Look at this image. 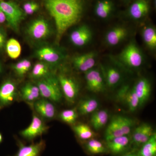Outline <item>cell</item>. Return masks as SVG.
<instances>
[{
	"label": "cell",
	"mask_w": 156,
	"mask_h": 156,
	"mask_svg": "<svg viewBox=\"0 0 156 156\" xmlns=\"http://www.w3.org/2000/svg\"><path fill=\"white\" fill-rule=\"evenodd\" d=\"M45 9L54 20L56 43L59 44L64 34L80 22L86 8V0H43Z\"/></svg>",
	"instance_id": "obj_1"
},
{
	"label": "cell",
	"mask_w": 156,
	"mask_h": 156,
	"mask_svg": "<svg viewBox=\"0 0 156 156\" xmlns=\"http://www.w3.org/2000/svg\"><path fill=\"white\" fill-rule=\"evenodd\" d=\"M36 85L43 98L54 102H59L62 94L57 77L54 75L37 80Z\"/></svg>",
	"instance_id": "obj_2"
},
{
	"label": "cell",
	"mask_w": 156,
	"mask_h": 156,
	"mask_svg": "<svg viewBox=\"0 0 156 156\" xmlns=\"http://www.w3.org/2000/svg\"><path fill=\"white\" fill-rule=\"evenodd\" d=\"M0 9L5 15L9 27L14 31H19L20 25L26 16L22 8L14 1L0 2Z\"/></svg>",
	"instance_id": "obj_3"
},
{
	"label": "cell",
	"mask_w": 156,
	"mask_h": 156,
	"mask_svg": "<svg viewBox=\"0 0 156 156\" xmlns=\"http://www.w3.org/2000/svg\"><path fill=\"white\" fill-rule=\"evenodd\" d=\"M26 32L32 41H43L51 35L52 28L50 23L45 18L37 17L30 23L27 27Z\"/></svg>",
	"instance_id": "obj_4"
},
{
	"label": "cell",
	"mask_w": 156,
	"mask_h": 156,
	"mask_svg": "<svg viewBox=\"0 0 156 156\" xmlns=\"http://www.w3.org/2000/svg\"><path fill=\"white\" fill-rule=\"evenodd\" d=\"M121 62L127 67L137 68L144 62L143 54L134 42H131L122 50L119 56Z\"/></svg>",
	"instance_id": "obj_5"
},
{
	"label": "cell",
	"mask_w": 156,
	"mask_h": 156,
	"mask_svg": "<svg viewBox=\"0 0 156 156\" xmlns=\"http://www.w3.org/2000/svg\"><path fill=\"white\" fill-rule=\"evenodd\" d=\"M57 78L66 101L70 104L74 103L80 92L78 82L74 78L64 74H60Z\"/></svg>",
	"instance_id": "obj_6"
},
{
	"label": "cell",
	"mask_w": 156,
	"mask_h": 156,
	"mask_svg": "<svg viewBox=\"0 0 156 156\" xmlns=\"http://www.w3.org/2000/svg\"><path fill=\"white\" fill-rule=\"evenodd\" d=\"M48 128L41 119L34 115L31 123L27 128L20 131V134L24 139L29 141L41 136L47 131Z\"/></svg>",
	"instance_id": "obj_7"
},
{
	"label": "cell",
	"mask_w": 156,
	"mask_h": 156,
	"mask_svg": "<svg viewBox=\"0 0 156 156\" xmlns=\"http://www.w3.org/2000/svg\"><path fill=\"white\" fill-rule=\"evenodd\" d=\"M117 100L126 104L129 111L134 112L139 106V101L133 88H130L128 85L122 87L116 95Z\"/></svg>",
	"instance_id": "obj_8"
},
{
	"label": "cell",
	"mask_w": 156,
	"mask_h": 156,
	"mask_svg": "<svg viewBox=\"0 0 156 156\" xmlns=\"http://www.w3.org/2000/svg\"><path fill=\"white\" fill-rule=\"evenodd\" d=\"M85 79L89 91L100 93L105 90L106 84L103 74L98 69H92L85 73Z\"/></svg>",
	"instance_id": "obj_9"
},
{
	"label": "cell",
	"mask_w": 156,
	"mask_h": 156,
	"mask_svg": "<svg viewBox=\"0 0 156 156\" xmlns=\"http://www.w3.org/2000/svg\"><path fill=\"white\" fill-rule=\"evenodd\" d=\"M93 33L88 25H82L78 27L72 32L69 40L73 45L77 47L86 46L92 40Z\"/></svg>",
	"instance_id": "obj_10"
},
{
	"label": "cell",
	"mask_w": 156,
	"mask_h": 156,
	"mask_svg": "<svg viewBox=\"0 0 156 156\" xmlns=\"http://www.w3.org/2000/svg\"><path fill=\"white\" fill-rule=\"evenodd\" d=\"M35 56L40 61L50 65L58 64L62 60L64 55L56 48L45 46L39 48L35 52Z\"/></svg>",
	"instance_id": "obj_11"
},
{
	"label": "cell",
	"mask_w": 156,
	"mask_h": 156,
	"mask_svg": "<svg viewBox=\"0 0 156 156\" xmlns=\"http://www.w3.org/2000/svg\"><path fill=\"white\" fill-rule=\"evenodd\" d=\"M150 10L149 0H134L128 7L127 15L134 20H140L147 17Z\"/></svg>",
	"instance_id": "obj_12"
},
{
	"label": "cell",
	"mask_w": 156,
	"mask_h": 156,
	"mask_svg": "<svg viewBox=\"0 0 156 156\" xmlns=\"http://www.w3.org/2000/svg\"><path fill=\"white\" fill-rule=\"evenodd\" d=\"M17 89L15 83L7 80L0 87V108L7 106L13 103L17 97Z\"/></svg>",
	"instance_id": "obj_13"
},
{
	"label": "cell",
	"mask_w": 156,
	"mask_h": 156,
	"mask_svg": "<svg viewBox=\"0 0 156 156\" xmlns=\"http://www.w3.org/2000/svg\"><path fill=\"white\" fill-rule=\"evenodd\" d=\"M96 57L97 54L93 51L77 55L73 58V65L77 70L85 73L94 67Z\"/></svg>",
	"instance_id": "obj_14"
},
{
	"label": "cell",
	"mask_w": 156,
	"mask_h": 156,
	"mask_svg": "<svg viewBox=\"0 0 156 156\" xmlns=\"http://www.w3.org/2000/svg\"><path fill=\"white\" fill-rule=\"evenodd\" d=\"M17 144L19 149L16 154L11 156H41L46 146L43 140L29 145H25L19 140H17Z\"/></svg>",
	"instance_id": "obj_15"
},
{
	"label": "cell",
	"mask_w": 156,
	"mask_h": 156,
	"mask_svg": "<svg viewBox=\"0 0 156 156\" xmlns=\"http://www.w3.org/2000/svg\"><path fill=\"white\" fill-rule=\"evenodd\" d=\"M154 133L151 125L143 123L134 129L131 139L132 142L136 146H141L150 139Z\"/></svg>",
	"instance_id": "obj_16"
},
{
	"label": "cell",
	"mask_w": 156,
	"mask_h": 156,
	"mask_svg": "<svg viewBox=\"0 0 156 156\" xmlns=\"http://www.w3.org/2000/svg\"><path fill=\"white\" fill-rule=\"evenodd\" d=\"M128 34V29L122 26H118L111 29L105 35V41L108 46L114 47L122 42Z\"/></svg>",
	"instance_id": "obj_17"
},
{
	"label": "cell",
	"mask_w": 156,
	"mask_h": 156,
	"mask_svg": "<svg viewBox=\"0 0 156 156\" xmlns=\"http://www.w3.org/2000/svg\"><path fill=\"white\" fill-rule=\"evenodd\" d=\"M139 101V106H142L148 100L151 92L150 82L145 78L140 79L133 87Z\"/></svg>",
	"instance_id": "obj_18"
},
{
	"label": "cell",
	"mask_w": 156,
	"mask_h": 156,
	"mask_svg": "<svg viewBox=\"0 0 156 156\" xmlns=\"http://www.w3.org/2000/svg\"><path fill=\"white\" fill-rule=\"evenodd\" d=\"M35 110L42 118L53 119L56 115V109L53 104L45 98L38 99L34 104Z\"/></svg>",
	"instance_id": "obj_19"
},
{
	"label": "cell",
	"mask_w": 156,
	"mask_h": 156,
	"mask_svg": "<svg viewBox=\"0 0 156 156\" xmlns=\"http://www.w3.org/2000/svg\"><path fill=\"white\" fill-rule=\"evenodd\" d=\"M114 10V3L112 0H97L94 8L95 16L101 19L110 17Z\"/></svg>",
	"instance_id": "obj_20"
},
{
	"label": "cell",
	"mask_w": 156,
	"mask_h": 156,
	"mask_svg": "<svg viewBox=\"0 0 156 156\" xmlns=\"http://www.w3.org/2000/svg\"><path fill=\"white\" fill-rule=\"evenodd\" d=\"M131 138L128 135H123L107 141L108 150L113 154H119L124 151L131 142Z\"/></svg>",
	"instance_id": "obj_21"
},
{
	"label": "cell",
	"mask_w": 156,
	"mask_h": 156,
	"mask_svg": "<svg viewBox=\"0 0 156 156\" xmlns=\"http://www.w3.org/2000/svg\"><path fill=\"white\" fill-rule=\"evenodd\" d=\"M101 69L105 84L108 87L114 88L119 84L122 80V74L116 68L113 66L103 68L101 66Z\"/></svg>",
	"instance_id": "obj_22"
},
{
	"label": "cell",
	"mask_w": 156,
	"mask_h": 156,
	"mask_svg": "<svg viewBox=\"0 0 156 156\" xmlns=\"http://www.w3.org/2000/svg\"><path fill=\"white\" fill-rule=\"evenodd\" d=\"M50 65L40 61L34 65L30 73V77L35 80H41L53 75Z\"/></svg>",
	"instance_id": "obj_23"
},
{
	"label": "cell",
	"mask_w": 156,
	"mask_h": 156,
	"mask_svg": "<svg viewBox=\"0 0 156 156\" xmlns=\"http://www.w3.org/2000/svg\"><path fill=\"white\" fill-rule=\"evenodd\" d=\"M21 98L25 101H36L41 96L40 90L36 84L28 83L23 87L20 90Z\"/></svg>",
	"instance_id": "obj_24"
},
{
	"label": "cell",
	"mask_w": 156,
	"mask_h": 156,
	"mask_svg": "<svg viewBox=\"0 0 156 156\" xmlns=\"http://www.w3.org/2000/svg\"><path fill=\"white\" fill-rule=\"evenodd\" d=\"M143 41L147 48L151 50L156 49V28L152 26H147L143 29L142 30Z\"/></svg>",
	"instance_id": "obj_25"
},
{
	"label": "cell",
	"mask_w": 156,
	"mask_h": 156,
	"mask_svg": "<svg viewBox=\"0 0 156 156\" xmlns=\"http://www.w3.org/2000/svg\"><path fill=\"white\" fill-rule=\"evenodd\" d=\"M99 102L96 98H88L81 100L78 106L79 113L82 115H86L94 112L98 108Z\"/></svg>",
	"instance_id": "obj_26"
},
{
	"label": "cell",
	"mask_w": 156,
	"mask_h": 156,
	"mask_svg": "<svg viewBox=\"0 0 156 156\" xmlns=\"http://www.w3.org/2000/svg\"><path fill=\"white\" fill-rule=\"evenodd\" d=\"M108 117V112L106 109L95 112L91 116L90 123L93 128L98 131L106 125Z\"/></svg>",
	"instance_id": "obj_27"
},
{
	"label": "cell",
	"mask_w": 156,
	"mask_h": 156,
	"mask_svg": "<svg viewBox=\"0 0 156 156\" xmlns=\"http://www.w3.org/2000/svg\"><path fill=\"white\" fill-rule=\"evenodd\" d=\"M5 48L9 57L16 59L20 56L22 50L20 43L16 39L11 38L7 41Z\"/></svg>",
	"instance_id": "obj_28"
},
{
	"label": "cell",
	"mask_w": 156,
	"mask_h": 156,
	"mask_svg": "<svg viewBox=\"0 0 156 156\" xmlns=\"http://www.w3.org/2000/svg\"><path fill=\"white\" fill-rule=\"evenodd\" d=\"M105 135L106 142L116 137L124 135L120 128L119 125L118 124L115 117L112 119L108 126Z\"/></svg>",
	"instance_id": "obj_29"
},
{
	"label": "cell",
	"mask_w": 156,
	"mask_h": 156,
	"mask_svg": "<svg viewBox=\"0 0 156 156\" xmlns=\"http://www.w3.org/2000/svg\"><path fill=\"white\" fill-rule=\"evenodd\" d=\"M137 156H156V134L154 133L147 142L141 146Z\"/></svg>",
	"instance_id": "obj_30"
},
{
	"label": "cell",
	"mask_w": 156,
	"mask_h": 156,
	"mask_svg": "<svg viewBox=\"0 0 156 156\" xmlns=\"http://www.w3.org/2000/svg\"><path fill=\"white\" fill-rule=\"evenodd\" d=\"M73 129L78 137L83 140L92 139L96 136L95 132L86 124H78L74 126Z\"/></svg>",
	"instance_id": "obj_31"
},
{
	"label": "cell",
	"mask_w": 156,
	"mask_h": 156,
	"mask_svg": "<svg viewBox=\"0 0 156 156\" xmlns=\"http://www.w3.org/2000/svg\"><path fill=\"white\" fill-rule=\"evenodd\" d=\"M86 148L89 153L94 155L105 153L108 151L100 141L93 138L89 140L87 143Z\"/></svg>",
	"instance_id": "obj_32"
},
{
	"label": "cell",
	"mask_w": 156,
	"mask_h": 156,
	"mask_svg": "<svg viewBox=\"0 0 156 156\" xmlns=\"http://www.w3.org/2000/svg\"><path fill=\"white\" fill-rule=\"evenodd\" d=\"M31 62L27 59H23L12 66V69L18 77H23L31 69Z\"/></svg>",
	"instance_id": "obj_33"
},
{
	"label": "cell",
	"mask_w": 156,
	"mask_h": 156,
	"mask_svg": "<svg viewBox=\"0 0 156 156\" xmlns=\"http://www.w3.org/2000/svg\"><path fill=\"white\" fill-rule=\"evenodd\" d=\"M115 117L124 135H129L134 126V121L130 118L123 116L119 115Z\"/></svg>",
	"instance_id": "obj_34"
},
{
	"label": "cell",
	"mask_w": 156,
	"mask_h": 156,
	"mask_svg": "<svg viewBox=\"0 0 156 156\" xmlns=\"http://www.w3.org/2000/svg\"><path fill=\"white\" fill-rule=\"evenodd\" d=\"M59 118L63 122L73 125L76 122L78 117L77 111L76 108L65 110L59 114Z\"/></svg>",
	"instance_id": "obj_35"
},
{
	"label": "cell",
	"mask_w": 156,
	"mask_h": 156,
	"mask_svg": "<svg viewBox=\"0 0 156 156\" xmlns=\"http://www.w3.org/2000/svg\"><path fill=\"white\" fill-rule=\"evenodd\" d=\"M40 9L38 3L34 1L26 2L23 5L22 9L26 15H32L37 12Z\"/></svg>",
	"instance_id": "obj_36"
},
{
	"label": "cell",
	"mask_w": 156,
	"mask_h": 156,
	"mask_svg": "<svg viewBox=\"0 0 156 156\" xmlns=\"http://www.w3.org/2000/svg\"><path fill=\"white\" fill-rule=\"evenodd\" d=\"M7 35L3 29L0 28V50L5 47L7 42Z\"/></svg>",
	"instance_id": "obj_37"
},
{
	"label": "cell",
	"mask_w": 156,
	"mask_h": 156,
	"mask_svg": "<svg viewBox=\"0 0 156 156\" xmlns=\"http://www.w3.org/2000/svg\"><path fill=\"white\" fill-rule=\"evenodd\" d=\"M6 21L5 15L2 10L0 9V23H4Z\"/></svg>",
	"instance_id": "obj_38"
},
{
	"label": "cell",
	"mask_w": 156,
	"mask_h": 156,
	"mask_svg": "<svg viewBox=\"0 0 156 156\" xmlns=\"http://www.w3.org/2000/svg\"><path fill=\"white\" fill-rule=\"evenodd\" d=\"M123 156H137V154L131 153L126 154L124 155Z\"/></svg>",
	"instance_id": "obj_39"
},
{
	"label": "cell",
	"mask_w": 156,
	"mask_h": 156,
	"mask_svg": "<svg viewBox=\"0 0 156 156\" xmlns=\"http://www.w3.org/2000/svg\"><path fill=\"white\" fill-rule=\"evenodd\" d=\"M3 71V67L2 65V63H1V61H0V74Z\"/></svg>",
	"instance_id": "obj_40"
},
{
	"label": "cell",
	"mask_w": 156,
	"mask_h": 156,
	"mask_svg": "<svg viewBox=\"0 0 156 156\" xmlns=\"http://www.w3.org/2000/svg\"><path fill=\"white\" fill-rule=\"evenodd\" d=\"M3 140V137L2 135L1 134V133H0V144L2 142Z\"/></svg>",
	"instance_id": "obj_41"
},
{
	"label": "cell",
	"mask_w": 156,
	"mask_h": 156,
	"mask_svg": "<svg viewBox=\"0 0 156 156\" xmlns=\"http://www.w3.org/2000/svg\"><path fill=\"white\" fill-rule=\"evenodd\" d=\"M122 1H124V2H129V1H131V0H122Z\"/></svg>",
	"instance_id": "obj_42"
},
{
	"label": "cell",
	"mask_w": 156,
	"mask_h": 156,
	"mask_svg": "<svg viewBox=\"0 0 156 156\" xmlns=\"http://www.w3.org/2000/svg\"><path fill=\"white\" fill-rule=\"evenodd\" d=\"M4 1V0H0V2H2V1Z\"/></svg>",
	"instance_id": "obj_43"
},
{
	"label": "cell",
	"mask_w": 156,
	"mask_h": 156,
	"mask_svg": "<svg viewBox=\"0 0 156 156\" xmlns=\"http://www.w3.org/2000/svg\"><path fill=\"white\" fill-rule=\"evenodd\" d=\"M17 1H20V0H17Z\"/></svg>",
	"instance_id": "obj_44"
}]
</instances>
